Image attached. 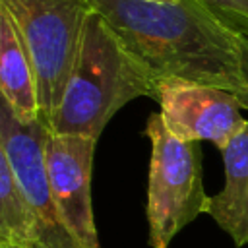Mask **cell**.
Instances as JSON below:
<instances>
[{"label": "cell", "mask_w": 248, "mask_h": 248, "mask_svg": "<svg viewBox=\"0 0 248 248\" xmlns=\"http://www.w3.org/2000/svg\"><path fill=\"white\" fill-rule=\"evenodd\" d=\"M48 126L45 118L21 124L12 110L0 107V151L6 155L16 180L35 213V236L31 248H85L58 209L46 170L45 140Z\"/></svg>", "instance_id": "5b68a950"}, {"label": "cell", "mask_w": 248, "mask_h": 248, "mask_svg": "<svg viewBox=\"0 0 248 248\" xmlns=\"http://www.w3.org/2000/svg\"><path fill=\"white\" fill-rule=\"evenodd\" d=\"M227 27L248 37V0H200Z\"/></svg>", "instance_id": "8fae6325"}, {"label": "cell", "mask_w": 248, "mask_h": 248, "mask_svg": "<svg viewBox=\"0 0 248 248\" xmlns=\"http://www.w3.org/2000/svg\"><path fill=\"white\" fill-rule=\"evenodd\" d=\"M223 153L225 186L209 198L207 215L231 236L236 248L248 244V122Z\"/></svg>", "instance_id": "9c48e42d"}, {"label": "cell", "mask_w": 248, "mask_h": 248, "mask_svg": "<svg viewBox=\"0 0 248 248\" xmlns=\"http://www.w3.org/2000/svg\"><path fill=\"white\" fill-rule=\"evenodd\" d=\"M25 45L39 87L41 116L48 122L66 91L87 16L89 0H0Z\"/></svg>", "instance_id": "277c9868"}, {"label": "cell", "mask_w": 248, "mask_h": 248, "mask_svg": "<svg viewBox=\"0 0 248 248\" xmlns=\"http://www.w3.org/2000/svg\"><path fill=\"white\" fill-rule=\"evenodd\" d=\"M157 79L178 78L240 95V35L200 0H89Z\"/></svg>", "instance_id": "6da1fadb"}, {"label": "cell", "mask_w": 248, "mask_h": 248, "mask_svg": "<svg viewBox=\"0 0 248 248\" xmlns=\"http://www.w3.org/2000/svg\"><path fill=\"white\" fill-rule=\"evenodd\" d=\"M157 2H178V0H157Z\"/></svg>", "instance_id": "5bb4252c"}, {"label": "cell", "mask_w": 248, "mask_h": 248, "mask_svg": "<svg viewBox=\"0 0 248 248\" xmlns=\"http://www.w3.org/2000/svg\"><path fill=\"white\" fill-rule=\"evenodd\" d=\"M157 103L170 134L186 141H211L217 149H225L248 122L234 93L178 78L159 79Z\"/></svg>", "instance_id": "8992f818"}, {"label": "cell", "mask_w": 248, "mask_h": 248, "mask_svg": "<svg viewBox=\"0 0 248 248\" xmlns=\"http://www.w3.org/2000/svg\"><path fill=\"white\" fill-rule=\"evenodd\" d=\"M0 248H31L27 244H16V242H6V240H0Z\"/></svg>", "instance_id": "4fadbf2b"}, {"label": "cell", "mask_w": 248, "mask_h": 248, "mask_svg": "<svg viewBox=\"0 0 248 248\" xmlns=\"http://www.w3.org/2000/svg\"><path fill=\"white\" fill-rule=\"evenodd\" d=\"M33 236V207L16 180L6 155L0 151V240L31 246Z\"/></svg>", "instance_id": "30bf717a"}, {"label": "cell", "mask_w": 248, "mask_h": 248, "mask_svg": "<svg viewBox=\"0 0 248 248\" xmlns=\"http://www.w3.org/2000/svg\"><path fill=\"white\" fill-rule=\"evenodd\" d=\"M143 134L151 143L147 203L149 246L169 248L172 238L200 213H207L200 141L170 134L159 112H151Z\"/></svg>", "instance_id": "3957f363"}, {"label": "cell", "mask_w": 248, "mask_h": 248, "mask_svg": "<svg viewBox=\"0 0 248 248\" xmlns=\"http://www.w3.org/2000/svg\"><path fill=\"white\" fill-rule=\"evenodd\" d=\"M0 93L2 103L21 124H33L43 118L33 64L4 6H0Z\"/></svg>", "instance_id": "ba28073f"}, {"label": "cell", "mask_w": 248, "mask_h": 248, "mask_svg": "<svg viewBox=\"0 0 248 248\" xmlns=\"http://www.w3.org/2000/svg\"><path fill=\"white\" fill-rule=\"evenodd\" d=\"M95 147L97 140L58 136L50 130L45 140V159L54 202L70 231L85 248H101L91 202Z\"/></svg>", "instance_id": "52a82bcc"}, {"label": "cell", "mask_w": 248, "mask_h": 248, "mask_svg": "<svg viewBox=\"0 0 248 248\" xmlns=\"http://www.w3.org/2000/svg\"><path fill=\"white\" fill-rule=\"evenodd\" d=\"M240 60H242V76H244V85L246 87L236 97H238L242 108L248 110V37H244V35H240Z\"/></svg>", "instance_id": "7c38bea8"}, {"label": "cell", "mask_w": 248, "mask_h": 248, "mask_svg": "<svg viewBox=\"0 0 248 248\" xmlns=\"http://www.w3.org/2000/svg\"><path fill=\"white\" fill-rule=\"evenodd\" d=\"M159 79L140 62L99 12L85 19L76 64L64 97L46 122L58 136L99 140L108 120L130 101H157Z\"/></svg>", "instance_id": "7a4b0ae2"}]
</instances>
